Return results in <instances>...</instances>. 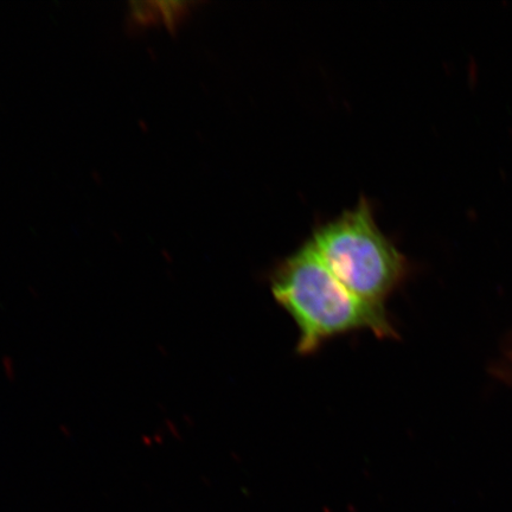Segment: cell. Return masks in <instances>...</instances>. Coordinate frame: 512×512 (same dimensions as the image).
Returning a JSON list of instances; mask_svg holds the SVG:
<instances>
[{"instance_id":"obj_1","label":"cell","mask_w":512,"mask_h":512,"mask_svg":"<svg viewBox=\"0 0 512 512\" xmlns=\"http://www.w3.org/2000/svg\"><path fill=\"white\" fill-rule=\"evenodd\" d=\"M271 288L274 299L298 326L299 354H312L328 339L352 331L398 337L384 306L368 303L348 290L310 241L277 268Z\"/></svg>"},{"instance_id":"obj_2","label":"cell","mask_w":512,"mask_h":512,"mask_svg":"<svg viewBox=\"0 0 512 512\" xmlns=\"http://www.w3.org/2000/svg\"><path fill=\"white\" fill-rule=\"evenodd\" d=\"M324 264L352 293L383 305L407 273V260L375 222L366 200L324 224L310 241Z\"/></svg>"}]
</instances>
